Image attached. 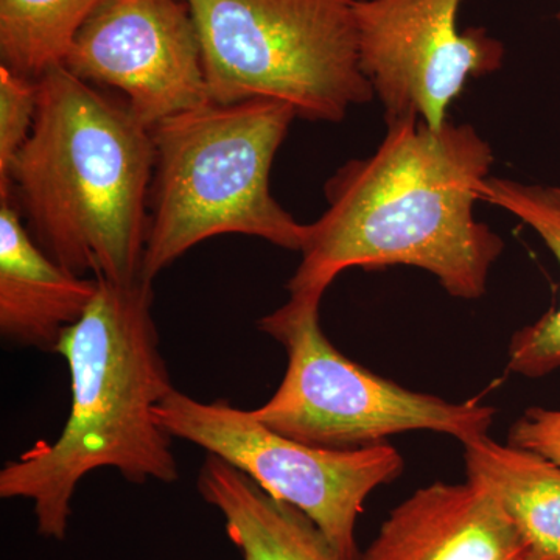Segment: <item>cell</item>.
<instances>
[{
    "mask_svg": "<svg viewBox=\"0 0 560 560\" xmlns=\"http://www.w3.org/2000/svg\"><path fill=\"white\" fill-rule=\"evenodd\" d=\"M493 151L469 124L433 130L418 116L386 121L364 160L326 184L327 209L308 224L287 290L329 289L342 271L408 265L436 276L458 300H480L504 242L474 215Z\"/></svg>",
    "mask_w": 560,
    "mask_h": 560,
    "instance_id": "6da1fadb",
    "label": "cell"
},
{
    "mask_svg": "<svg viewBox=\"0 0 560 560\" xmlns=\"http://www.w3.org/2000/svg\"><path fill=\"white\" fill-rule=\"evenodd\" d=\"M97 280L90 307L55 350L70 374L65 430L0 470V497L33 501L47 539H66L73 493L91 471L109 467L135 485L179 478L172 436L156 419L175 386L151 313L153 283Z\"/></svg>",
    "mask_w": 560,
    "mask_h": 560,
    "instance_id": "7a4b0ae2",
    "label": "cell"
},
{
    "mask_svg": "<svg viewBox=\"0 0 560 560\" xmlns=\"http://www.w3.org/2000/svg\"><path fill=\"white\" fill-rule=\"evenodd\" d=\"M31 138L11 165L14 205L40 249L83 276L140 279L153 136L128 108L69 72L44 73Z\"/></svg>",
    "mask_w": 560,
    "mask_h": 560,
    "instance_id": "3957f363",
    "label": "cell"
},
{
    "mask_svg": "<svg viewBox=\"0 0 560 560\" xmlns=\"http://www.w3.org/2000/svg\"><path fill=\"white\" fill-rule=\"evenodd\" d=\"M298 119L270 98L210 102L151 128L154 162L140 278L153 283L198 243L217 235L261 238L302 250V224L272 197L276 154Z\"/></svg>",
    "mask_w": 560,
    "mask_h": 560,
    "instance_id": "277c9868",
    "label": "cell"
},
{
    "mask_svg": "<svg viewBox=\"0 0 560 560\" xmlns=\"http://www.w3.org/2000/svg\"><path fill=\"white\" fill-rule=\"evenodd\" d=\"M210 102L270 98L300 119L340 124L375 97L361 72L360 0H186Z\"/></svg>",
    "mask_w": 560,
    "mask_h": 560,
    "instance_id": "5b68a950",
    "label": "cell"
},
{
    "mask_svg": "<svg viewBox=\"0 0 560 560\" xmlns=\"http://www.w3.org/2000/svg\"><path fill=\"white\" fill-rule=\"evenodd\" d=\"M323 291L290 293L257 327L285 348V377L253 410L268 429L313 447L357 448L405 431L448 434L460 444L489 436L497 411L416 393L364 370L338 352L319 323Z\"/></svg>",
    "mask_w": 560,
    "mask_h": 560,
    "instance_id": "8992f818",
    "label": "cell"
},
{
    "mask_svg": "<svg viewBox=\"0 0 560 560\" xmlns=\"http://www.w3.org/2000/svg\"><path fill=\"white\" fill-rule=\"evenodd\" d=\"M172 438L189 441L253 478L261 489L304 512L341 560H361L357 523L364 501L400 477L405 460L388 444L313 447L276 433L253 412L224 400L205 404L173 389L156 407Z\"/></svg>",
    "mask_w": 560,
    "mask_h": 560,
    "instance_id": "52a82bcc",
    "label": "cell"
},
{
    "mask_svg": "<svg viewBox=\"0 0 560 560\" xmlns=\"http://www.w3.org/2000/svg\"><path fill=\"white\" fill-rule=\"evenodd\" d=\"M464 0H360L355 7L361 72L385 120L418 116L433 130L471 79L503 66L504 44L485 28L459 31Z\"/></svg>",
    "mask_w": 560,
    "mask_h": 560,
    "instance_id": "ba28073f",
    "label": "cell"
},
{
    "mask_svg": "<svg viewBox=\"0 0 560 560\" xmlns=\"http://www.w3.org/2000/svg\"><path fill=\"white\" fill-rule=\"evenodd\" d=\"M65 68L86 83L120 91L150 130L210 103L186 0H105L81 27Z\"/></svg>",
    "mask_w": 560,
    "mask_h": 560,
    "instance_id": "9c48e42d",
    "label": "cell"
},
{
    "mask_svg": "<svg viewBox=\"0 0 560 560\" xmlns=\"http://www.w3.org/2000/svg\"><path fill=\"white\" fill-rule=\"evenodd\" d=\"M361 560H533L489 490L433 482L389 512Z\"/></svg>",
    "mask_w": 560,
    "mask_h": 560,
    "instance_id": "30bf717a",
    "label": "cell"
},
{
    "mask_svg": "<svg viewBox=\"0 0 560 560\" xmlns=\"http://www.w3.org/2000/svg\"><path fill=\"white\" fill-rule=\"evenodd\" d=\"M97 287V278H81L50 259L33 241L13 198H0V331L7 341L55 352Z\"/></svg>",
    "mask_w": 560,
    "mask_h": 560,
    "instance_id": "8fae6325",
    "label": "cell"
},
{
    "mask_svg": "<svg viewBox=\"0 0 560 560\" xmlns=\"http://www.w3.org/2000/svg\"><path fill=\"white\" fill-rule=\"evenodd\" d=\"M198 490L223 515L243 560H341L304 512L275 499L219 456H206Z\"/></svg>",
    "mask_w": 560,
    "mask_h": 560,
    "instance_id": "7c38bea8",
    "label": "cell"
},
{
    "mask_svg": "<svg viewBox=\"0 0 560 560\" xmlns=\"http://www.w3.org/2000/svg\"><path fill=\"white\" fill-rule=\"evenodd\" d=\"M467 480L492 493L533 560H560V466L489 436L464 444Z\"/></svg>",
    "mask_w": 560,
    "mask_h": 560,
    "instance_id": "4fadbf2b",
    "label": "cell"
},
{
    "mask_svg": "<svg viewBox=\"0 0 560 560\" xmlns=\"http://www.w3.org/2000/svg\"><path fill=\"white\" fill-rule=\"evenodd\" d=\"M480 201L499 206L539 234L560 265V187L489 178ZM508 368L523 377L539 378L560 368V305L536 323L515 331L508 349Z\"/></svg>",
    "mask_w": 560,
    "mask_h": 560,
    "instance_id": "5bb4252c",
    "label": "cell"
},
{
    "mask_svg": "<svg viewBox=\"0 0 560 560\" xmlns=\"http://www.w3.org/2000/svg\"><path fill=\"white\" fill-rule=\"evenodd\" d=\"M105 0H0V60L25 79L65 66L73 40Z\"/></svg>",
    "mask_w": 560,
    "mask_h": 560,
    "instance_id": "9a60e30c",
    "label": "cell"
},
{
    "mask_svg": "<svg viewBox=\"0 0 560 560\" xmlns=\"http://www.w3.org/2000/svg\"><path fill=\"white\" fill-rule=\"evenodd\" d=\"M38 113V83L0 66V198L11 195L10 171L31 138Z\"/></svg>",
    "mask_w": 560,
    "mask_h": 560,
    "instance_id": "2e32d148",
    "label": "cell"
},
{
    "mask_svg": "<svg viewBox=\"0 0 560 560\" xmlns=\"http://www.w3.org/2000/svg\"><path fill=\"white\" fill-rule=\"evenodd\" d=\"M510 444L536 452L560 466V410L529 408L510 430Z\"/></svg>",
    "mask_w": 560,
    "mask_h": 560,
    "instance_id": "e0dca14e",
    "label": "cell"
},
{
    "mask_svg": "<svg viewBox=\"0 0 560 560\" xmlns=\"http://www.w3.org/2000/svg\"><path fill=\"white\" fill-rule=\"evenodd\" d=\"M558 21H559V24H560V9L558 11Z\"/></svg>",
    "mask_w": 560,
    "mask_h": 560,
    "instance_id": "ac0fdd59",
    "label": "cell"
}]
</instances>
